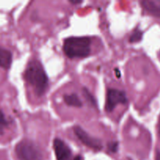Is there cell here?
Segmentation results:
<instances>
[{
  "label": "cell",
  "instance_id": "7",
  "mask_svg": "<svg viewBox=\"0 0 160 160\" xmlns=\"http://www.w3.org/2000/svg\"><path fill=\"white\" fill-rule=\"evenodd\" d=\"M140 4L145 12L157 18H160V0H144Z\"/></svg>",
  "mask_w": 160,
  "mask_h": 160
},
{
  "label": "cell",
  "instance_id": "5",
  "mask_svg": "<svg viewBox=\"0 0 160 160\" xmlns=\"http://www.w3.org/2000/svg\"><path fill=\"white\" fill-rule=\"evenodd\" d=\"M73 131L78 138L89 148L94 149L95 151H100L103 148L102 143L99 139L91 136L80 126H75L73 128Z\"/></svg>",
  "mask_w": 160,
  "mask_h": 160
},
{
  "label": "cell",
  "instance_id": "1",
  "mask_svg": "<svg viewBox=\"0 0 160 160\" xmlns=\"http://www.w3.org/2000/svg\"><path fill=\"white\" fill-rule=\"evenodd\" d=\"M23 78L37 96L45 95L48 87V78L43 66L38 60L33 59L28 62L23 73Z\"/></svg>",
  "mask_w": 160,
  "mask_h": 160
},
{
  "label": "cell",
  "instance_id": "8",
  "mask_svg": "<svg viewBox=\"0 0 160 160\" xmlns=\"http://www.w3.org/2000/svg\"><path fill=\"white\" fill-rule=\"evenodd\" d=\"M12 61V55L9 50L0 47V67L9 70Z\"/></svg>",
  "mask_w": 160,
  "mask_h": 160
},
{
  "label": "cell",
  "instance_id": "13",
  "mask_svg": "<svg viewBox=\"0 0 160 160\" xmlns=\"http://www.w3.org/2000/svg\"><path fill=\"white\" fill-rule=\"evenodd\" d=\"M119 143L118 142H111L108 143L107 148L109 152L111 153H116L118 151Z\"/></svg>",
  "mask_w": 160,
  "mask_h": 160
},
{
  "label": "cell",
  "instance_id": "14",
  "mask_svg": "<svg viewBox=\"0 0 160 160\" xmlns=\"http://www.w3.org/2000/svg\"><path fill=\"white\" fill-rule=\"evenodd\" d=\"M156 160H160V150L159 148L156 151Z\"/></svg>",
  "mask_w": 160,
  "mask_h": 160
},
{
  "label": "cell",
  "instance_id": "16",
  "mask_svg": "<svg viewBox=\"0 0 160 160\" xmlns=\"http://www.w3.org/2000/svg\"><path fill=\"white\" fill-rule=\"evenodd\" d=\"M69 2H70L71 3V4H73V5L81 4V3H82V1H74V0H73V1H72V0H70Z\"/></svg>",
  "mask_w": 160,
  "mask_h": 160
},
{
  "label": "cell",
  "instance_id": "9",
  "mask_svg": "<svg viewBox=\"0 0 160 160\" xmlns=\"http://www.w3.org/2000/svg\"><path fill=\"white\" fill-rule=\"evenodd\" d=\"M64 102L69 106H73V107L81 108L82 107L83 103L77 94H70V95H65L63 96Z\"/></svg>",
  "mask_w": 160,
  "mask_h": 160
},
{
  "label": "cell",
  "instance_id": "15",
  "mask_svg": "<svg viewBox=\"0 0 160 160\" xmlns=\"http://www.w3.org/2000/svg\"><path fill=\"white\" fill-rule=\"evenodd\" d=\"M73 160H84V158H83V156H81V155H78V156H76L73 158Z\"/></svg>",
  "mask_w": 160,
  "mask_h": 160
},
{
  "label": "cell",
  "instance_id": "17",
  "mask_svg": "<svg viewBox=\"0 0 160 160\" xmlns=\"http://www.w3.org/2000/svg\"><path fill=\"white\" fill-rule=\"evenodd\" d=\"M159 134L160 137V120H159Z\"/></svg>",
  "mask_w": 160,
  "mask_h": 160
},
{
  "label": "cell",
  "instance_id": "6",
  "mask_svg": "<svg viewBox=\"0 0 160 160\" xmlns=\"http://www.w3.org/2000/svg\"><path fill=\"white\" fill-rule=\"evenodd\" d=\"M53 148L57 160H70L72 151L70 147L62 140L56 138L53 141Z\"/></svg>",
  "mask_w": 160,
  "mask_h": 160
},
{
  "label": "cell",
  "instance_id": "4",
  "mask_svg": "<svg viewBox=\"0 0 160 160\" xmlns=\"http://www.w3.org/2000/svg\"><path fill=\"white\" fill-rule=\"evenodd\" d=\"M128 98L123 91L115 88L108 89L106 93V101L105 109L107 112H111L118 105L127 104Z\"/></svg>",
  "mask_w": 160,
  "mask_h": 160
},
{
  "label": "cell",
  "instance_id": "12",
  "mask_svg": "<svg viewBox=\"0 0 160 160\" xmlns=\"http://www.w3.org/2000/svg\"><path fill=\"white\" fill-rule=\"evenodd\" d=\"M9 124V122L5 117L4 113L2 110H0V134H3L5 128H7Z\"/></svg>",
  "mask_w": 160,
  "mask_h": 160
},
{
  "label": "cell",
  "instance_id": "10",
  "mask_svg": "<svg viewBox=\"0 0 160 160\" xmlns=\"http://www.w3.org/2000/svg\"><path fill=\"white\" fill-rule=\"evenodd\" d=\"M142 38H143V31H142L139 28H137L134 30L132 34L130 36L129 42H131V43L139 42L140 41H142Z\"/></svg>",
  "mask_w": 160,
  "mask_h": 160
},
{
  "label": "cell",
  "instance_id": "3",
  "mask_svg": "<svg viewBox=\"0 0 160 160\" xmlns=\"http://www.w3.org/2000/svg\"><path fill=\"white\" fill-rule=\"evenodd\" d=\"M19 160H42V154L36 144L30 140H22L15 147Z\"/></svg>",
  "mask_w": 160,
  "mask_h": 160
},
{
  "label": "cell",
  "instance_id": "11",
  "mask_svg": "<svg viewBox=\"0 0 160 160\" xmlns=\"http://www.w3.org/2000/svg\"><path fill=\"white\" fill-rule=\"evenodd\" d=\"M83 95H84V98H86V100H87V101L92 106H95V107H96L97 106L96 99H95V97L92 95V94L91 93V92H89L86 88H83Z\"/></svg>",
  "mask_w": 160,
  "mask_h": 160
},
{
  "label": "cell",
  "instance_id": "2",
  "mask_svg": "<svg viewBox=\"0 0 160 160\" xmlns=\"http://www.w3.org/2000/svg\"><path fill=\"white\" fill-rule=\"evenodd\" d=\"M92 40L88 37H70L63 42V52L70 59L85 58L91 54Z\"/></svg>",
  "mask_w": 160,
  "mask_h": 160
}]
</instances>
